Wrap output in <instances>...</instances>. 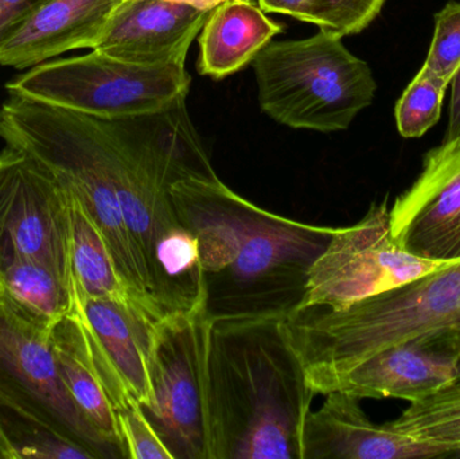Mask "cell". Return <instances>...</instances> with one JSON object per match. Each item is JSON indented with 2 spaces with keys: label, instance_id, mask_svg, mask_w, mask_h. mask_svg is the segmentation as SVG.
Returning a JSON list of instances; mask_svg holds the SVG:
<instances>
[{
  "label": "cell",
  "instance_id": "1",
  "mask_svg": "<svg viewBox=\"0 0 460 459\" xmlns=\"http://www.w3.org/2000/svg\"><path fill=\"white\" fill-rule=\"evenodd\" d=\"M105 161L137 252L167 315L207 301L199 243L181 224L170 188L190 175H215L186 100L166 112L99 118Z\"/></svg>",
  "mask_w": 460,
  "mask_h": 459
},
{
  "label": "cell",
  "instance_id": "2",
  "mask_svg": "<svg viewBox=\"0 0 460 459\" xmlns=\"http://www.w3.org/2000/svg\"><path fill=\"white\" fill-rule=\"evenodd\" d=\"M279 322L213 325L217 459H302L303 426L316 393Z\"/></svg>",
  "mask_w": 460,
  "mask_h": 459
},
{
  "label": "cell",
  "instance_id": "3",
  "mask_svg": "<svg viewBox=\"0 0 460 459\" xmlns=\"http://www.w3.org/2000/svg\"><path fill=\"white\" fill-rule=\"evenodd\" d=\"M280 329L316 395L389 345L413 341L460 358V259L335 312L305 307Z\"/></svg>",
  "mask_w": 460,
  "mask_h": 459
},
{
  "label": "cell",
  "instance_id": "4",
  "mask_svg": "<svg viewBox=\"0 0 460 459\" xmlns=\"http://www.w3.org/2000/svg\"><path fill=\"white\" fill-rule=\"evenodd\" d=\"M0 137L45 164L85 205L115 260L121 279L155 322L169 317L124 220L105 161L99 118L8 93L0 105Z\"/></svg>",
  "mask_w": 460,
  "mask_h": 459
},
{
  "label": "cell",
  "instance_id": "5",
  "mask_svg": "<svg viewBox=\"0 0 460 459\" xmlns=\"http://www.w3.org/2000/svg\"><path fill=\"white\" fill-rule=\"evenodd\" d=\"M237 247L232 263L205 278L215 322L281 321L297 309L308 272L337 228L291 220L235 199Z\"/></svg>",
  "mask_w": 460,
  "mask_h": 459
},
{
  "label": "cell",
  "instance_id": "6",
  "mask_svg": "<svg viewBox=\"0 0 460 459\" xmlns=\"http://www.w3.org/2000/svg\"><path fill=\"white\" fill-rule=\"evenodd\" d=\"M252 66L262 112L291 128L343 131L377 91L369 65L326 29L305 40L268 43Z\"/></svg>",
  "mask_w": 460,
  "mask_h": 459
},
{
  "label": "cell",
  "instance_id": "7",
  "mask_svg": "<svg viewBox=\"0 0 460 459\" xmlns=\"http://www.w3.org/2000/svg\"><path fill=\"white\" fill-rule=\"evenodd\" d=\"M207 306L175 313L153 331V406L145 410L177 459H217Z\"/></svg>",
  "mask_w": 460,
  "mask_h": 459
},
{
  "label": "cell",
  "instance_id": "8",
  "mask_svg": "<svg viewBox=\"0 0 460 459\" xmlns=\"http://www.w3.org/2000/svg\"><path fill=\"white\" fill-rule=\"evenodd\" d=\"M186 66H148L92 50L30 67L5 84L8 93L75 112L118 119L166 112L188 99Z\"/></svg>",
  "mask_w": 460,
  "mask_h": 459
},
{
  "label": "cell",
  "instance_id": "9",
  "mask_svg": "<svg viewBox=\"0 0 460 459\" xmlns=\"http://www.w3.org/2000/svg\"><path fill=\"white\" fill-rule=\"evenodd\" d=\"M50 336L16 317L0 299V438L40 428L97 458L113 457L70 399Z\"/></svg>",
  "mask_w": 460,
  "mask_h": 459
},
{
  "label": "cell",
  "instance_id": "10",
  "mask_svg": "<svg viewBox=\"0 0 460 459\" xmlns=\"http://www.w3.org/2000/svg\"><path fill=\"white\" fill-rule=\"evenodd\" d=\"M389 212L386 197L373 202L358 223L337 228L308 272L305 294L297 309L319 306L341 312L445 263L402 250L392 237Z\"/></svg>",
  "mask_w": 460,
  "mask_h": 459
},
{
  "label": "cell",
  "instance_id": "11",
  "mask_svg": "<svg viewBox=\"0 0 460 459\" xmlns=\"http://www.w3.org/2000/svg\"><path fill=\"white\" fill-rule=\"evenodd\" d=\"M26 260L49 267L77 288L66 186L34 156L5 146L0 151V272Z\"/></svg>",
  "mask_w": 460,
  "mask_h": 459
},
{
  "label": "cell",
  "instance_id": "12",
  "mask_svg": "<svg viewBox=\"0 0 460 459\" xmlns=\"http://www.w3.org/2000/svg\"><path fill=\"white\" fill-rule=\"evenodd\" d=\"M392 237L426 260L460 259V139L426 154L423 169L389 212Z\"/></svg>",
  "mask_w": 460,
  "mask_h": 459
},
{
  "label": "cell",
  "instance_id": "13",
  "mask_svg": "<svg viewBox=\"0 0 460 459\" xmlns=\"http://www.w3.org/2000/svg\"><path fill=\"white\" fill-rule=\"evenodd\" d=\"M75 307L89 357L115 410L132 402L150 409L151 342L158 323L131 307L83 298L77 291Z\"/></svg>",
  "mask_w": 460,
  "mask_h": 459
},
{
  "label": "cell",
  "instance_id": "14",
  "mask_svg": "<svg viewBox=\"0 0 460 459\" xmlns=\"http://www.w3.org/2000/svg\"><path fill=\"white\" fill-rule=\"evenodd\" d=\"M303 426L302 459H460V446L420 441L375 423L361 399L332 391Z\"/></svg>",
  "mask_w": 460,
  "mask_h": 459
},
{
  "label": "cell",
  "instance_id": "15",
  "mask_svg": "<svg viewBox=\"0 0 460 459\" xmlns=\"http://www.w3.org/2000/svg\"><path fill=\"white\" fill-rule=\"evenodd\" d=\"M209 13L169 0H123L93 49L134 64L185 66Z\"/></svg>",
  "mask_w": 460,
  "mask_h": 459
},
{
  "label": "cell",
  "instance_id": "16",
  "mask_svg": "<svg viewBox=\"0 0 460 459\" xmlns=\"http://www.w3.org/2000/svg\"><path fill=\"white\" fill-rule=\"evenodd\" d=\"M123 0H45L0 46V66L26 70L77 49H93Z\"/></svg>",
  "mask_w": 460,
  "mask_h": 459
},
{
  "label": "cell",
  "instance_id": "17",
  "mask_svg": "<svg viewBox=\"0 0 460 459\" xmlns=\"http://www.w3.org/2000/svg\"><path fill=\"white\" fill-rule=\"evenodd\" d=\"M458 357L429 345H389L349 369L332 383L358 399H402L415 403L458 380Z\"/></svg>",
  "mask_w": 460,
  "mask_h": 459
},
{
  "label": "cell",
  "instance_id": "18",
  "mask_svg": "<svg viewBox=\"0 0 460 459\" xmlns=\"http://www.w3.org/2000/svg\"><path fill=\"white\" fill-rule=\"evenodd\" d=\"M283 31V26L245 0H226L213 8L199 31L197 69L223 80L252 64L254 57Z\"/></svg>",
  "mask_w": 460,
  "mask_h": 459
},
{
  "label": "cell",
  "instance_id": "19",
  "mask_svg": "<svg viewBox=\"0 0 460 459\" xmlns=\"http://www.w3.org/2000/svg\"><path fill=\"white\" fill-rule=\"evenodd\" d=\"M50 344L59 376L81 417L113 457H120L116 410L89 357L75 299L72 312L51 331Z\"/></svg>",
  "mask_w": 460,
  "mask_h": 459
},
{
  "label": "cell",
  "instance_id": "20",
  "mask_svg": "<svg viewBox=\"0 0 460 459\" xmlns=\"http://www.w3.org/2000/svg\"><path fill=\"white\" fill-rule=\"evenodd\" d=\"M66 190L69 196L73 271L77 286L75 291L83 298L104 299L131 307L156 325L121 279L102 229L77 194L69 186H66Z\"/></svg>",
  "mask_w": 460,
  "mask_h": 459
},
{
  "label": "cell",
  "instance_id": "21",
  "mask_svg": "<svg viewBox=\"0 0 460 459\" xmlns=\"http://www.w3.org/2000/svg\"><path fill=\"white\" fill-rule=\"evenodd\" d=\"M0 299L24 322L51 334L72 312L75 290L38 261H18L0 272Z\"/></svg>",
  "mask_w": 460,
  "mask_h": 459
},
{
  "label": "cell",
  "instance_id": "22",
  "mask_svg": "<svg viewBox=\"0 0 460 459\" xmlns=\"http://www.w3.org/2000/svg\"><path fill=\"white\" fill-rule=\"evenodd\" d=\"M389 423L394 430L420 441L460 446V380L411 403Z\"/></svg>",
  "mask_w": 460,
  "mask_h": 459
},
{
  "label": "cell",
  "instance_id": "23",
  "mask_svg": "<svg viewBox=\"0 0 460 459\" xmlns=\"http://www.w3.org/2000/svg\"><path fill=\"white\" fill-rule=\"evenodd\" d=\"M448 86L450 84L423 65L394 110L397 129L402 137L407 139L423 137L439 121Z\"/></svg>",
  "mask_w": 460,
  "mask_h": 459
},
{
  "label": "cell",
  "instance_id": "24",
  "mask_svg": "<svg viewBox=\"0 0 460 459\" xmlns=\"http://www.w3.org/2000/svg\"><path fill=\"white\" fill-rule=\"evenodd\" d=\"M120 457L131 459H177L148 419L142 404L132 402L116 410Z\"/></svg>",
  "mask_w": 460,
  "mask_h": 459
},
{
  "label": "cell",
  "instance_id": "25",
  "mask_svg": "<svg viewBox=\"0 0 460 459\" xmlns=\"http://www.w3.org/2000/svg\"><path fill=\"white\" fill-rule=\"evenodd\" d=\"M424 66L450 84L460 66V3L448 2L435 15L434 40Z\"/></svg>",
  "mask_w": 460,
  "mask_h": 459
},
{
  "label": "cell",
  "instance_id": "26",
  "mask_svg": "<svg viewBox=\"0 0 460 459\" xmlns=\"http://www.w3.org/2000/svg\"><path fill=\"white\" fill-rule=\"evenodd\" d=\"M386 0H326L319 29L340 37L364 31L383 10Z\"/></svg>",
  "mask_w": 460,
  "mask_h": 459
},
{
  "label": "cell",
  "instance_id": "27",
  "mask_svg": "<svg viewBox=\"0 0 460 459\" xmlns=\"http://www.w3.org/2000/svg\"><path fill=\"white\" fill-rule=\"evenodd\" d=\"M264 13L288 15L305 23L321 27L326 0H257Z\"/></svg>",
  "mask_w": 460,
  "mask_h": 459
},
{
  "label": "cell",
  "instance_id": "28",
  "mask_svg": "<svg viewBox=\"0 0 460 459\" xmlns=\"http://www.w3.org/2000/svg\"><path fill=\"white\" fill-rule=\"evenodd\" d=\"M45 0H0V46L13 27Z\"/></svg>",
  "mask_w": 460,
  "mask_h": 459
},
{
  "label": "cell",
  "instance_id": "29",
  "mask_svg": "<svg viewBox=\"0 0 460 459\" xmlns=\"http://www.w3.org/2000/svg\"><path fill=\"white\" fill-rule=\"evenodd\" d=\"M451 102L448 112V126L446 131L445 142L460 139V66L450 83Z\"/></svg>",
  "mask_w": 460,
  "mask_h": 459
},
{
  "label": "cell",
  "instance_id": "30",
  "mask_svg": "<svg viewBox=\"0 0 460 459\" xmlns=\"http://www.w3.org/2000/svg\"><path fill=\"white\" fill-rule=\"evenodd\" d=\"M169 2L182 3V4L199 8V10L212 11L213 8L217 7V5L226 2V0H169Z\"/></svg>",
  "mask_w": 460,
  "mask_h": 459
},
{
  "label": "cell",
  "instance_id": "31",
  "mask_svg": "<svg viewBox=\"0 0 460 459\" xmlns=\"http://www.w3.org/2000/svg\"><path fill=\"white\" fill-rule=\"evenodd\" d=\"M456 375H458V380H460V358L458 360V366H456Z\"/></svg>",
  "mask_w": 460,
  "mask_h": 459
},
{
  "label": "cell",
  "instance_id": "32",
  "mask_svg": "<svg viewBox=\"0 0 460 459\" xmlns=\"http://www.w3.org/2000/svg\"><path fill=\"white\" fill-rule=\"evenodd\" d=\"M245 2H252V0H245Z\"/></svg>",
  "mask_w": 460,
  "mask_h": 459
}]
</instances>
